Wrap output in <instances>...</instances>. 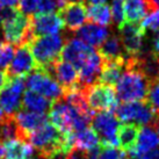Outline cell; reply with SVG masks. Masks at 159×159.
<instances>
[{
    "mask_svg": "<svg viewBox=\"0 0 159 159\" xmlns=\"http://www.w3.org/2000/svg\"><path fill=\"white\" fill-rule=\"evenodd\" d=\"M150 80L135 66L130 59H125V69L116 86V98L122 102L145 101Z\"/></svg>",
    "mask_w": 159,
    "mask_h": 159,
    "instance_id": "obj_1",
    "label": "cell"
},
{
    "mask_svg": "<svg viewBox=\"0 0 159 159\" xmlns=\"http://www.w3.org/2000/svg\"><path fill=\"white\" fill-rule=\"evenodd\" d=\"M71 36H73L72 33L64 30L63 34L35 37L30 42L29 49L35 59L36 65L44 69L58 61L65 42Z\"/></svg>",
    "mask_w": 159,
    "mask_h": 159,
    "instance_id": "obj_2",
    "label": "cell"
},
{
    "mask_svg": "<svg viewBox=\"0 0 159 159\" xmlns=\"http://www.w3.org/2000/svg\"><path fill=\"white\" fill-rule=\"evenodd\" d=\"M114 114L120 122L133 123L138 127H157L158 123L155 111L146 101L122 102L116 106Z\"/></svg>",
    "mask_w": 159,
    "mask_h": 159,
    "instance_id": "obj_3",
    "label": "cell"
},
{
    "mask_svg": "<svg viewBox=\"0 0 159 159\" xmlns=\"http://www.w3.org/2000/svg\"><path fill=\"white\" fill-rule=\"evenodd\" d=\"M25 85L29 91L36 92L50 101H57L64 95L62 86L43 67L36 66L25 79Z\"/></svg>",
    "mask_w": 159,
    "mask_h": 159,
    "instance_id": "obj_4",
    "label": "cell"
},
{
    "mask_svg": "<svg viewBox=\"0 0 159 159\" xmlns=\"http://www.w3.org/2000/svg\"><path fill=\"white\" fill-rule=\"evenodd\" d=\"M91 124L93 127L92 129L100 138L102 145H119L117 134H119V129L121 127V122L117 120L113 111L95 113L93 115Z\"/></svg>",
    "mask_w": 159,
    "mask_h": 159,
    "instance_id": "obj_5",
    "label": "cell"
},
{
    "mask_svg": "<svg viewBox=\"0 0 159 159\" xmlns=\"http://www.w3.org/2000/svg\"><path fill=\"white\" fill-rule=\"evenodd\" d=\"M2 35L7 43L13 45H29L35 37L30 29L29 16L19 13L2 26Z\"/></svg>",
    "mask_w": 159,
    "mask_h": 159,
    "instance_id": "obj_6",
    "label": "cell"
},
{
    "mask_svg": "<svg viewBox=\"0 0 159 159\" xmlns=\"http://www.w3.org/2000/svg\"><path fill=\"white\" fill-rule=\"evenodd\" d=\"M84 91L87 105L89 109L93 111V113L94 111L95 113L114 111V109L117 106L116 92L111 86L98 83L91 87H87Z\"/></svg>",
    "mask_w": 159,
    "mask_h": 159,
    "instance_id": "obj_7",
    "label": "cell"
},
{
    "mask_svg": "<svg viewBox=\"0 0 159 159\" xmlns=\"http://www.w3.org/2000/svg\"><path fill=\"white\" fill-rule=\"evenodd\" d=\"M25 79L23 77L9 78L0 91V107L6 116H14L22 106L25 94Z\"/></svg>",
    "mask_w": 159,
    "mask_h": 159,
    "instance_id": "obj_8",
    "label": "cell"
},
{
    "mask_svg": "<svg viewBox=\"0 0 159 159\" xmlns=\"http://www.w3.org/2000/svg\"><path fill=\"white\" fill-rule=\"evenodd\" d=\"M120 40L125 52V58L136 57L142 52L143 48V37L145 31L142 29L139 23L124 22L119 27Z\"/></svg>",
    "mask_w": 159,
    "mask_h": 159,
    "instance_id": "obj_9",
    "label": "cell"
},
{
    "mask_svg": "<svg viewBox=\"0 0 159 159\" xmlns=\"http://www.w3.org/2000/svg\"><path fill=\"white\" fill-rule=\"evenodd\" d=\"M94 52L95 49L93 47H89L79 39L71 36L64 44L61 57L63 58V61L70 63L77 70H79Z\"/></svg>",
    "mask_w": 159,
    "mask_h": 159,
    "instance_id": "obj_10",
    "label": "cell"
},
{
    "mask_svg": "<svg viewBox=\"0 0 159 159\" xmlns=\"http://www.w3.org/2000/svg\"><path fill=\"white\" fill-rule=\"evenodd\" d=\"M36 66L37 65L29 49V45H19L15 50L12 62L6 70V75L8 79L25 77L26 75H29Z\"/></svg>",
    "mask_w": 159,
    "mask_h": 159,
    "instance_id": "obj_11",
    "label": "cell"
},
{
    "mask_svg": "<svg viewBox=\"0 0 159 159\" xmlns=\"http://www.w3.org/2000/svg\"><path fill=\"white\" fill-rule=\"evenodd\" d=\"M44 69L48 71L49 75L62 86L64 92L78 86L79 73H78V70L70 63L58 59Z\"/></svg>",
    "mask_w": 159,
    "mask_h": 159,
    "instance_id": "obj_12",
    "label": "cell"
},
{
    "mask_svg": "<svg viewBox=\"0 0 159 159\" xmlns=\"http://www.w3.org/2000/svg\"><path fill=\"white\" fill-rule=\"evenodd\" d=\"M30 20V29L34 37L49 36L59 34L63 29V22L59 15L55 13L35 14L29 16Z\"/></svg>",
    "mask_w": 159,
    "mask_h": 159,
    "instance_id": "obj_13",
    "label": "cell"
},
{
    "mask_svg": "<svg viewBox=\"0 0 159 159\" xmlns=\"http://www.w3.org/2000/svg\"><path fill=\"white\" fill-rule=\"evenodd\" d=\"M59 18L65 27V30L75 34L87 20V11L84 2L66 4L59 11Z\"/></svg>",
    "mask_w": 159,
    "mask_h": 159,
    "instance_id": "obj_14",
    "label": "cell"
},
{
    "mask_svg": "<svg viewBox=\"0 0 159 159\" xmlns=\"http://www.w3.org/2000/svg\"><path fill=\"white\" fill-rule=\"evenodd\" d=\"M13 117L19 129L21 139H27V137L30 134L47 123L49 119L47 114H39L27 109H20Z\"/></svg>",
    "mask_w": 159,
    "mask_h": 159,
    "instance_id": "obj_15",
    "label": "cell"
},
{
    "mask_svg": "<svg viewBox=\"0 0 159 159\" xmlns=\"http://www.w3.org/2000/svg\"><path fill=\"white\" fill-rule=\"evenodd\" d=\"M102 67H103V59L95 50V52L78 70V73H79L78 87H80L81 89H86L87 87L98 84Z\"/></svg>",
    "mask_w": 159,
    "mask_h": 159,
    "instance_id": "obj_16",
    "label": "cell"
},
{
    "mask_svg": "<svg viewBox=\"0 0 159 159\" xmlns=\"http://www.w3.org/2000/svg\"><path fill=\"white\" fill-rule=\"evenodd\" d=\"M73 35L77 36V39L83 41L84 43L94 48V47H100L107 40L109 30L107 27L89 21L83 25Z\"/></svg>",
    "mask_w": 159,
    "mask_h": 159,
    "instance_id": "obj_17",
    "label": "cell"
},
{
    "mask_svg": "<svg viewBox=\"0 0 159 159\" xmlns=\"http://www.w3.org/2000/svg\"><path fill=\"white\" fill-rule=\"evenodd\" d=\"M159 146V135L158 131L156 130V127L152 125H145L139 128V133L137 137L136 146L134 151V153L141 155L149 151H152L155 149H158Z\"/></svg>",
    "mask_w": 159,
    "mask_h": 159,
    "instance_id": "obj_18",
    "label": "cell"
},
{
    "mask_svg": "<svg viewBox=\"0 0 159 159\" xmlns=\"http://www.w3.org/2000/svg\"><path fill=\"white\" fill-rule=\"evenodd\" d=\"M98 52L105 62H114V61L125 59V52L122 47L121 40L117 35L108 36L107 40L99 47Z\"/></svg>",
    "mask_w": 159,
    "mask_h": 159,
    "instance_id": "obj_19",
    "label": "cell"
},
{
    "mask_svg": "<svg viewBox=\"0 0 159 159\" xmlns=\"http://www.w3.org/2000/svg\"><path fill=\"white\" fill-rule=\"evenodd\" d=\"M70 139L72 149H78L85 152L100 145V138L92 128L83 129L77 133H71Z\"/></svg>",
    "mask_w": 159,
    "mask_h": 159,
    "instance_id": "obj_20",
    "label": "cell"
},
{
    "mask_svg": "<svg viewBox=\"0 0 159 159\" xmlns=\"http://www.w3.org/2000/svg\"><path fill=\"white\" fill-rule=\"evenodd\" d=\"M149 0H125L124 1V16L125 22L139 23L142 20L150 13Z\"/></svg>",
    "mask_w": 159,
    "mask_h": 159,
    "instance_id": "obj_21",
    "label": "cell"
},
{
    "mask_svg": "<svg viewBox=\"0 0 159 159\" xmlns=\"http://www.w3.org/2000/svg\"><path fill=\"white\" fill-rule=\"evenodd\" d=\"M5 159H31L34 155V148L26 139L16 138L4 143Z\"/></svg>",
    "mask_w": 159,
    "mask_h": 159,
    "instance_id": "obj_22",
    "label": "cell"
},
{
    "mask_svg": "<svg viewBox=\"0 0 159 159\" xmlns=\"http://www.w3.org/2000/svg\"><path fill=\"white\" fill-rule=\"evenodd\" d=\"M125 69V59L123 61H114V62H105L102 67L99 83L108 86H115L119 83Z\"/></svg>",
    "mask_w": 159,
    "mask_h": 159,
    "instance_id": "obj_23",
    "label": "cell"
},
{
    "mask_svg": "<svg viewBox=\"0 0 159 159\" xmlns=\"http://www.w3.org/2000/svg\"><path fill=\"white\" fill-rule=\"evenodd\" d=\"M52 101L48 100L47 98L41 95L39 93L33 91H27L23 94L22 98V107L23 109L39 113V114H47L50 111V108L52 106Z\"/></svg>",
    "mask_w": 159,
    "mask_h": 159,
    "instance_id": "obj_24",
    "label": "cell"
},
{
    "mask_svg": "<svg viewBox=\"0 0 159 159\" xmlns=\"http://www.w3.org/2000/svg\"><path fill=\"white\" fill-rule=\"evenodd\" d=\"M139 133V127L133 123H124L119 129L117 139L119 145L125 152H131L136 146L137 137Z\"/></svg>",
    "mask_w": 159,
    "mask_h": 159,
    "instance_id": "obj_25",
    "label": "cell"
},
{
    "mask_svg": "<svg viewBox=\"0 0 159 159\" xmlns=\"http://www.w3.org/2000/svg\"><path fill=\"white\" fill-rule=\"evenodd\" d=\"M86 11H87V19H89L91 22L98 23L105 27L111 26L113 22L111 12L108 5H89Z\"/></svg>",
    "mask_w": 159,
    "mask_h": 159,
    "instance_id": "obj_26",
    "label": "cell"
},
{
    "mask_svg": "<svg viewBox=\"0 0 159 159\" xmlns=\"http://www.w3.org/2000/svg\"><path fill=\"white\" fill-rule=\"evenodd\" d=\"M16 138H20V134L14 117L5 116V119L0 122V143H6Z\"/></svg>",
    "mask_w": 159,
    "mask_h": 159,
    "instance_id": "obj_27",
    "label": "cell"
},
{
    "mask_svg": "<svg viewBox=\"0 0 159 159\" xmlns=\"http://www.w3.org/2000/svg\"><path fill=\"white\" fill-rule=\"evenodd\" d=\"M146 99H148V103L150 105L151 108L155 111L159 123V80H152V81H150Z\"/></svg>",
    "mask_w": 159,
    "mask_h": 159,
    "instance_id": "obj_28",
    "label": "cell"
},
{
    "mask_svg": "<svg viewBox=\"0 0 159 159\" xmlns=\"http://www.w3.org/2000/svg\"><path fill=\"white\" fill-rule=\"evenodd\" d=\"M15 53V48L13 44L4 42L0 45V71L2 72L4 70H7L9 64L12 62Z\"/></svg>",
    "mask_w": 159,
    "mask_h": 159,
    "instance_id": "obj_29",
    "label": "cell"
},
{
    "mask_svg": "<svg viewBox=\"0 0 159 159\" xmlns=\"http://www.w3.org/2000/svg\"><path fill=\"white\" fill-rule=\"evenodd\" d=\"M99 159H130L128 152L120 150L116 146L102 145L100 149Z\"/></svg>",
    "mask_w": 159,
    "mask_h": 159,
    "instance_id": "obj_30",
    "label": "cell"
},
{
    "mask_svg": "<svg viewBox=\"0 0 159 159\" xmlns=\"http://www.w3.org/2000/svg\"><path fill=\"white\" fill-rule=\"evenodd\" d=\"M111 18L113 22L117 27H121L125 22L124 16V0H111Z\"/></svg>",
    "mask_w": 159,
    "mask_h": 159,
    "instance_id": "obj_31",
    "label": "cell"
},
{
    "mask_svg": "<svg viewBox=\"0 0 159 159\" xmlns=\"http://www.w3.org/2000/svg\"><path fill=\"white\" fill-rule=\"evenodd\" d=\"M142 29L144 31H159V9H153L142 20Z\"/></svg>",
    "mask_w": 159,
    "mask_h": 159,
    "instance_id": "obj_32",
    "label": "cell"
},
{
    "mask_svg": "<svg viewBox=\"0 0 159 159\" xmlns=\"http://www.w3.org/2000/svg\"><path fill=\"white\" fill-rule=\"evenodd\" d=\"M40 0H20L19 11L26 16H33L39 13Z\"/></svg>",
    "mask_w": 159,
    "mask_h": 159,
    "instance_id": "obj_33",
    "label": "cell"
},
{
    "mask_svg": "<svg viewBox=\"0 0 159 159\" xmlns=\"http://www.w3.org/2000/svg\"><path fill=\"white\" fill-rule=\"evenodd\" d=\"M129 156H130V159H159V149H155V150L141 153V155L129 152Z\"/></svg>",
    "mask_w": 159,
    "mask_h": 159,
    "instance_id": "obj_34",
    "label": "cell"
},
{
    "mask_svg": "<svg viewBox=\"0 0 159 159\" xmlns=\"http://www.w3.org/2000/svg\"><path fill=\"white\" fill-rule=\"evenodd\" d=\"M66 159H86V152L78 149H71L67 152Z\"/></svg>",
    "mask_w": 159,
    "mask_h": 159,
    "instance_id": "obj_35",
    "label": "cell"
},
{
    "mask_svg": "<svg viewBox=\"0 0 159 159\" xmlns=\"http://www.w3.org/2000/svg\"><path fill=\"white\" fill-rule=\"evenodd\" d=\"M20 0H0V8H15Z\"/></svg>",
    "mask_w": 159,
    "mask_h": 159,
    "instance_id": "obj_36",
    "label": "cell"
},
{
    "mask_svg": "<svg viewBox=\"0 0 159 159\" xmlns=\"http://www.w3.org/2000/svg\"><path fill=\"white\" fill-rule=\"evenodd\" d=\"M100 145L94 148L92 150H89L86 152V159H99V155H100Z\"/></svg>",
    "mask_w": 159,
    "mask_h": 159,
    "instance_id": "obj_37",
    "label": "cell"
},
{
    "mask_svg": "<svg viewBox=\"0 0 159 159\" xmlns=\"http://www.w3.org/2000/svg\"><path fill=\"white\" fill-rule=\"evenodd\" d=\"M7 81H8V77L6 75V72H1V71H0V91H1V89L6 85Z\"/></svg>",
    "mask_w": 159,
    "mask_h": 159,
    "instance_id": "obj_38",
    "label": "cell"
},
{
    "mask_svg": "<svg viewBox=\"0 0 159 159\" xmlns=\"http://www.w3.org/2000/svg\"><path fill=\"white\" fill-rule=\"evenodd\" d=\"M149 4H150V7L153 9H159V0H149Z\"/></svg>",
    "mask_w": 159,
    "mask_h": 159,
    "instance_id": "obj_39",
    "label": "cell"
},
{
    "mask_svg": "<svg viewBox=\"0 0 159 159\" xmlns=\"http://www.w3.org/2000/svg\"><path fill=\"white\" fill-rule=\"evenodd\" d=\"M89 5H100V4H105L107 0H86Z\"/></svg>",
    "mask_w": 159,
    "mask_h": 159,
    "instance_id": "obj_40",
    "label": "cell"
},
{
    "mask_svg": "<svg viewBox=\"0 0 159 159\" xmlns=\"http://www.w3.org/2000/svg\"><path fill=\"white\" fill-rule=\"evenodd\" d=\"M5 157V144L0 143V159H2Z\"/></svg>",
    "mask_w": 159,
    "mask_h": 159,
    "instance_id": "obj_41",
    "label": "cell"
},
{
    "mask_svg": "<svg viewBox=\"0 0 159 159\" xmlns=\"http://www.w3.org/2000/svg\"><path fill=\"white\" fill-rule=\"evenodd\" d=\"M31 159H49V157H47L44 155H41V153H37V155L34 156Z\"/></svg>",
    "mask_w": 159,
    "mask_h": 159,
    "instance_id": "obj_42",
    "label": "cell"
},
{
    "mask_svg": "<svg viewBox=\"0 0 159 159\" xmlns=\"http://www.w3.org/2000/svg\"><path fill=\"white\" fill-rule=\"evenodd\" d=\"M5 116H6V115H5L4 111L1 109V107H0V122H1V121H2V120L5 119Z\"/></svg>",
    "mask_w": 159,
    "mask_h": 159,
    "instance_id": "obj_43",
    "label": "cell"
},
{
    "mask_svg": "<svg viewBox=\"0 0 159 159\" xmlns=\"http://www.w3.org/2000/svg\"><path fill=\"white\" fill-rule=\"evenodd\" d=\"M66 2H69V4H71V2H83L84 0H65Z\"/></svg>",
    "mask_w": 159,
    "mask_h": 159,
    "instance_id": "obj_44",
    "label": "cell"
},
{
    "mask_svg": "<svg viewBox=\"0 0 159 159\" xmlns=\"http://www.w3.org/2000/svg\"><path fill=\"white\" fill-rule=\"evenodd\" d=\"M156 128L158 129V135H159V123H158V124H157V127H156Z\"/></svg>",
    "mask_w": 159,
    "mask_h": 159,
    "instance_id": "obj_45",
    "label": "cell"
},
{
    "mask_svg": "<svg viewBox=\"0 0 159 159\" xmlns=\"http://www.w3.org/2000/svg\"><path fill=\"white\" fill-rule=\"evenodd\" d=\"M158 57V56H157ZM158 59H159V57H158ZM157 80H159V71H158V77H157Z\"/></svg>",
    "mask_w": 159,
    "mask_h": 159,
    "instance_id": "obj_46",
    "label": "cell"
},
{
    "mask_svg": "<svg viewBox=\"0 0 159 159\" xmlns=\"http://www.w3.org/2000/svg\"><path fill=\"white\" fill-rule=\"evenodd\" d=\"M0 45H1V42H0Z\"/></svg>",
    "mask_w": 159,
    "mask_h": 159,
    "instance_id": "obj_47",
    "label": "cell"
}]
</instances>
